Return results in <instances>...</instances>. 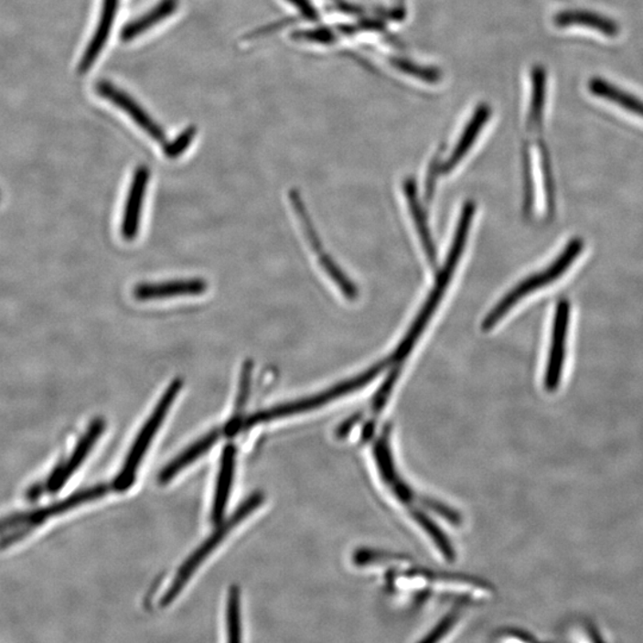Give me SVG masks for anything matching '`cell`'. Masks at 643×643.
<instances>
[{
  "label": "cell",
  "mask_w": 643,
  "mask_h": 643,
  "mask_svg": "<svg viewBox=\"0 0 643 643\" xmlns=\"http://www.w3.org/2000/svg\"><path fill=\"white\" fill-rule=\"evenodd\" d=\"M475 214V203L467 202L465 204L463 211H461L459 222H457L455 240H453L451 250L448 252L445 266L440 271L439 275H437L435 286H434L433 291L430 292L427 302H425L424 306L422 307L421 313L417 315L413 325L410 327L408 334L405 335L403 341L400 343V346L397 347V349L394 350V353L389 358L390 365L400 367L402 362L406 360V358L412 353L413 346L416 345L418 338H420L421 334L423 333L425 327H427L430 318H432V315L435 313L436 307L439 306L442 295H445V289H447L449 285V280H451L453 274H455L457 263H459L461 255H463L464 248L466 246L469 228H471Z\"/></svg>",
  "instance_id": "cell-1"
},
{
  "label": "cell",
  "mask_w": 643,
  "mask_h": 643,
  "mask_svg": "<svg viewBox=\"0 0 643 643\" xmlns=\"http://www.w3.org/2000/svg\"><path fill=\"white\" fill-rule=\"evenodd\" d=\"M263 502V495L262 492L252 493L247 499H244L242 504H240L234 514L230 515V518L219 523L216 530L180 566L171 585H169L168 590L166 591L163 598H161V606H168L175 601L181 591L184 590V587L187 586L192 575L195 574V572L208 559V556L220 546V542L227 538L229 532L234 530L236 526H239L242 520H246Z\"/></svg>",
  "instance_id": "cell-2"
},
{
  "label": "cell",
  "mask_w": 643,
  "mask_h": 643,
  "mask_svg": "<svg viewBox=\"0 0 643 643\" xmlns=\"http://www.w3.org/2000/svg\"><path fill=\"white\" fill-rule=\"evenodd\" d=\"M386 366H389L388 360L379 362V364L370 367L369 370H365L364 373L359 374V376L349 379V380L343 381L341 384L334 386V388L326 390V391L315 394V396L260 410V412L252 413V415L244 417L242 430L254 427L256 424L265 423V422L280 420V418L295 416L297 413L321 408V406L330 403V402L338 400V398L343 397L347 393H352L359 389L364 388L365 385L370 384L374 378L379 376L386 369Z\"/></svg>",
  "instance_id": "cell-3"
},
{
  "label": "cell",
  "mask_w": 643,
  "mask_h": 643,
  "mask_svg": "<svg viewBox=\"0 0 643 643\" xmlns=\"http://www.w3.org/2000/svg\"><path fill=\"white\" fill-rule=\"evenodd\" d=\"M181 388H183V380L180 378H177L166 389L160 401L157 402L155 408H154L151 416L145 422L139 435L134 441L132 448L129 449L123 466L118 472L116 478L113 479V488L114 491L125 492L135 483L137 471H139L142 460H144L145 453L151 447L154 437H155L156 433L159 432L161 425H163L166 416H167L169 410L175 403L177 394L181 391Z\"/></svg>",
  "instance_id": "cell-4"
},
{
  "label": "cell",
  "mask_w": 643,
  "mask_h": 643,
  "mask_svg": "<svg viewBox=\"0 0 643 643\" xmlns=\"http://www.w3.org/2000/svg\"><path fill=\"white\" fill-rule=\"evenodd\" d=\"M584 250V241L582 239H573L568 242L563 248L562 254L551 263L550 267L544 268L540 273L531 275V277L523 280L518 286L514 287L505 297L500 301L490 314L485 317L483 326L484 331H488L493 328L505 315L509 313L518 304L520 299L526 295L532 294L536 290L551 285L555 280L562 278L563 274L570 270L575 260L579 258Z\"/></svg>",
  "instance_id": "cell-5"
},
{
  "label": "cell",
  "mask_w": 643,
  "mask_h": 643,
  "mask_svg": "<svg viewBox=\"0 0 643 643\" xmlns=\"http://www.w3.org/2000/svg\"><path fill=\"white\" fill-rule=\"evenodd\" d=\"M112 490V487L108 484L96 485V487L85 488L73 495L66 497L60 502L49 505V507L38 509V510L30 512H21L10 516V518L0 520V532L9 530L11 528H19L16 530L14 534L7 536L0 541V548H6L18 542L19 540L25 538L27 532L34 530L47 520L54 518V516L65 514V512L72 510V509L80 507L82 504L93 502L104 497L106 493Z\"/></svg>",
  "instance_id": "cell-6"
},
{
  "label": "cell",
  "mask_w": 643,
  "mask_h": 643,
  "mask_svg": "<svg viewBox=\"0 0 643 643\" xmlns=\"http://www.w3.org/2000/svg\"><path fill=\"white\" fill-rule=\"evenodd\" d=\"M570 322L571 304L566 299H563L556 304L550 354H548L546 372H544V389L548 392L556 391L562 382Z\"/></svg>",
  "instance_id": "cell-7"
},
{
  "label": "cell",
  "mask_w": 643,
  "mask_h": 643,
  "mask_svg": "<svg viewBox=\"0 0 643 643\" xmlns=\"http://www.w3.org/2000/svg\"><path fill=\"white\" fill-rule=\"evenodd\" d=\"M544 96H546V70L542 66H535L531 73V102L530 121L528 124L534 129L536 137H538V147L541 154V165L544 189H546L547 207L551 209L554 205V187L553 176H552L550 153L546 148L541 137V124L544 105Z\"/></svg>",
  "instance_id": "cell-8"
},
{
  "label": "cell",
  "mask_w": 643,
  "mask_h": 643,
  "mask_svg": "<svg viewBox=\"0 0 643 643\" xmlns=\"http://www.w3.org/2000/svg\"><path fill=\"white\" fill-rule=\"evenodd\" d=\"M104 429L105 421L102 420V418H97V420H94L92 423L90 424L89 429L86 430L84 435L79 440L72 455L66 461H63L62 464L58 465L53 473L48 477V479H47V491L57 493L61 488L65 487L67 481L77 472V469L81 466L86 457L89 456L94 445H96L102 434L104 433Z\"/></svg>",
  "instance_id": "cell-9"
},
{
  "label": "cell",
  "mask_w": 643,
  "mask_h": 643,
  "mask_svg": "<svg viewBox=\"0 0 643 643\" xmlns=\"http://www.w3.org/2000/svg\"><path fill=\"white\" fill-rule=\"evenodd\" d=\"M96 91L100 96L112 102L114 106L128 114L154 141L165 144L166 136L161 126L156 124L139 102L134 100L132 96H129L128 93H125L123 90L116 88L112 82L102 80L98 82Z\"/></svg>",
  "instance_id": "cell-10"
},
{
  "label": "cell",
  "mask_w": 643,
  "mask_h": 643,
  "mask_svg": "<svg viewBox=\"0 0 643 643\" xmlns=\"http://www.w3.org/2000/svg\"><path fill=\"white\" fill-rule=\"evenodd\" d=\"M148 183L149 169L145 166H140L134 173L122 220V236L126 241L135 239L140 230L142 208Z\"/></svg>",
  "instance_id": "cell-11"
},
{
  "label": "cell",
  "mask_w": 643,
  "mask_h": 643,
  "mask_svg": "<svg viewBox=\"0 0 643 643\" xmlns=\"http://www.w3.org/2000/svg\"><path fill=\"white\" fill-rule=\"evenodd\" d=\"M236 455L238 449L234 445L229 444L224 447L220 455L219 475H217L214 500H212L211 520L212 523L222 522L226 514L229 497H230L232 480L235 477Z\"/></svg>",
  "instance_id": "cell-12"
},
{
  "label": "cell",
  "mask_w": 643,
  "mask_h": 643,
  "mask_svg": "<svg viewBox=\"0 0 643 643\" xmlns=\"http://www.w3.org/2000/svg\"><path fill=\"white\" fill-rule=\"evenodd\" d=\"M207 290L208 283L203 279H180L157 284H140L134 289V297L137 301L147 302L180 295H199Z\"/></svg>",
  "instance_id": "cell-13"
},
{
  "label": "cell",
  "mask_w": 643,
  "mask_h": 643,
  "mask_svg": "<svg viewBox=\"0 0 643 643\" xmlns=\"http://www.w3.org/2000/svg\"><path fill=\"white\" fill-rule=\"evenodd\" d=\"M118 4L120 0H104L102 2V9L101 14L100 23L92 39H91L88 48H86L84 55H82L80 62H79L78 72L80 74H85L96 62L98 57H100L102 48H104L106 42H108L109 35L112 33L114 18H116V14L118 10Z\"/></svg>",
  "instance_id": "cell-14"
},
{
  "label": "cell",
  "mask_w": 643,
  "mask_h": 643,
  "mask_svg": "<svg viewBox=\"0 0 643 643\" xmlns=\"http://www.w3.org/2000/svg\"><path fill=\"white\" fill-rule=\"evenodd\" d=\"M223 434L224 430L222 428L211 430V432L208 433L202 439L196 441L195 444H192L189 447L185 449L184 452H181L179 455L176 456L175 459L160 472V484L169 483V481L175 478L177 475H179L184 468L188 467L189 465L195 463L200 456H203L205 453L210 451Z\"/></svg>",
  "instance_id": "cell-15"
},
{
  "label": "cell",
  "mask_w": 643,
  "mask_h": 643,
  "mask_svg": "<svg viewBox=\"0 0 643 643\" xmlns=\"http://www.w3.org/2000/svg\"><path fill=\"white\" fill-rule=\"evenodd\" d=\"M403 189L406 200H408L410 214H412L413 222H415L418 238L421 240L425 256H427L430 266L435 268L437 263L436 248L435 244H434L432 234H430L427 217H425L420 199H418L416 181L413 177H409V179L404 181Z\"/></svg>",
  "instance_id": "cell-16"
},
{
  "label": "cell",
  "mask_w": 643,
  "mask_h": 643,
  "mask_svg": "<svg viewBox=\"0 0 643 643\" xmlns=\"http://www.w3.org/2000/svg\"><path fill=\"white\" fill-rule=\"evenodd\" d=\"M554 23L559 27H583L598 31L607 38H616L619 27L613 19L582 10H566L556 14Z\"/></svg>",
  "instance_id": "cell-17"
},
{
  "label": "cell",
  "mask_w": 643,
  "mask_h": 643,
  "mask_svg": "<svg viewBox=\"0 0 643 643\" xmlns=\"http://www.w3.org/2000/svg\"><path fill=\"white\" fill-rule=\"evenodd\" d=\"M589 90L594 96L613 102V104L619 106V108L625 109L626 112L643 118V102L638 100V97L633 96V94L617 88V86L610 84V82L605 80V79L598 77L591 78Z\"/></svg>",
  "instance_id": "cell-18"
},
{
  "label": "cell",
  "mask_w": 643,
  "mask_h": 643,
  "mask_svg": "<svg viewBox=\"0 0 643 643\" xmlns=\"http://www.w3.org/2000/svg\"><path fill=\"white\" fill-rule=\"evenodd\" d=\"M177 5H179L177 0H161L148 14L128 23L122 30V39L128 42L140 37L145 31L152 29L153 27L159 25L160 22L165 21L169 16L175 14Z\"/></svg>",
  "instance_id": "cell-19"
},
{
  "label": "cell",
  "mask_w": 643,
  "mask_h": 643,
  "mask_svg": "<svg viewBox=\"0 0 643 643\" xmlns=\"http://www.w3.org/2000/svg\"><path fill=\"white\" fill-rule=\"evenodd\" d=\"M488 116H490V109L485 105L479 106L472 121L469 122L467 128L465 129L464 135L461 136L460 141L457 142L455 153L449 157L447 163L442 166V171L445 173L451 172L452 169H455V166L464 159V156L466 155L469 148H471V145L475 144L477 137H478L480 130L483 129V126L487 123Z\"/></svg>",
  "instance_id": "cell-20"
},
{
  "label": "cell",
  "mask_w": 643,
  "mask_h": 643,
  "mask_svg": "<svg viewBox=\"0 0 643 643\" xmlns=\"http://www.w3.org/2000/svg\"><path fill=\"white\" fill-rule=\"evenodd\" d=\"M252 370H254V362L252 360L244 361L242 370H241L240 384L238 398H236V408L234 416L228 422L227 427L224 428V434L228 436H234L242 430V422L244 420L243 412L246 409L248 398H250Z\"/></svg>",
  "instance_id": "cell-21"
},
{
  "label": "cell",
  "mask_w": 643,
  "mask_h": 643,
  "mask_svg": "<svg viewBox=\"0 0 643 643\" xmlns=\"http://www.w3.org/2000/svg\"><path fill=\"white\" fill-rule=\"evenodd\" d=\"M289 198L291 200L292 207H294L295 215H297L298 220H301L304 235H305L310 247L313 248L316 254H323L326 251L323 250L321 238H319L317 231H316L311 217L307 214L306 207L303 202L301 195H299L295 189H292V191H290Z\"/></svg>",
  "instance_id": "cell-22"
},
{
  "label": "cell",
  "mask_w": 643,
  "mask_h": 643,
  "mask_svg": "<svg viewBox=\"0 0 643 643\" xmlns=\"http://www.w3.org/2000/svg\"><path fill=\"white\" fill-rule=\"evenodd\" d=\"M318 262L319 265L322 266L326 273L333 280L335 285L341 290L346 298L354 301V299L359 297V291L352 283V280L346 277V274L343 273L341 268L338 266V263L334 262V259L331 258L330 255L327 254V252H323V254L318 255Z\"/></svg>",
  "instance_id": "cell-23"
},
{
  "label": "cell",
  "mask_w": 643,
  "mask_h": 643,
  "mask_svg": "<svg viewBox=\"0 0 643 643\" xmlns=\"http://www.w3.org/2000/svg\"><path fill=\"white\" fill-rule=\"evenodd\" d=\"M227 633L230 642L241 641L240 590L236 585L229 589L227 598Z\"/></svg>",
  "instance_id": "cell-24"
},
{
  "label": "cell",
  "mask_w": 643,
  "mask_h": 643,
  "mask_svg": "<svg viewBox=\"0 0 643 643\" xmlns=\"http://www.w3.org/2000/svg\"><path fill=\"white\" fill-rule=\"evenodd\" d=\"M197 135V129L195 126H189V128L185 129L183 133L180 134L177 139L169 142L168 145H165L164 153L168 159H177L185 151H188L189 145L192 144L193 139Z\"/></svg>",
  "instance_id": "cell-25"
},
{
  "label": "cell",
  "mask_w": 643,
  "mask_h": 643,
  "mask_svg": "<svg viewBox=\"0 0 643 643\" xmlns=\"http://www.w3.org/2000/svg\"><path fill=\"white\" fill-rule=\"evenodd\" d=\"M440 157L436 156L433 160L432 165H430L429 175L427 179V189H425V197H427L428 202L432 200L434 195V188H435L437 169H439Z\"/></svg>",
  "instance_id": "cell-26"
},
{
  "label": "cell",
  "mask_w": 643,
  "mask_h": 643,
  "mask_svg": "<svg viewBox=\"0 0 643 643\" xmlns=\"http://www.w3.org/2000/svg\"><path fill=\"white\" fill-rule=\"evenodd\" d=\"M289 2L294 4V5L301 11L304 17L311 19V21H314V19L318 17L317 13H316L314 6L311 5L309 0H289Z\"/></svg>",
  "instance_id": "cell-27"
},
{
  "label": "cell",
  "mask_w": 643,
  "mask_h": 643,
  "mask_svg": "<svg viewBox=\"0 0 643 643\" xmlns=\"http://www.w3.org/2000/svg\"><path fill=\"white\" fill-rule=\"evenodd\" d=\"M0 199H2V195H0Z\"/></svg>",
  "instance_id": "cell-28"
}]
</instances>
